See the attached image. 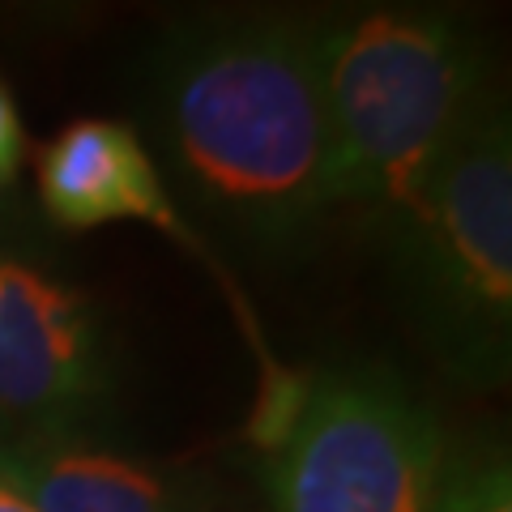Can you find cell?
Instances as JSON below:
<instances>
[{
    "label": "cell",
    "instance_id": "cell-11",
    "mask_svg": "<svg viewBox=\"0 0 512 512\" xmlns=\"http://www.w3.org/2000/svg\"><path fill=\"white\" fill-rule=\"evenodd\" d=\"M0 512H35L9 483H0Z\"/></svg>",
    "mask_w": 512,
    "mask_h": 512
},
{
    "label": "cell",
    "instance_id": "cell-3",
    "mask_svg": "<svg viewBox=\"0 0 512 512\" xmlns=\"http://www.w3.org/2000/svg\"><path fill=\"white\" fill-rule=\"evenodd\" d=\"M410 303L457 376L491 380L512 338V133L487 94L393 235Z\"/></svg>",
    "mask_w": 512,
    "mask_h": 512
},
{
    "label": "cell",
    "instance_id": "cell-12",
    "mask_svg": "<svg viewBox=\"0 0 512 512\" xmlns=\"http://www.w3.org/2000/svg\"><path fill=\"white\" fill-rule=\"evenodd\" d=\"M5 265H9V261H0V274H5Z\"/></svg>",
    "mask_w": 512,
    "mask_h": 512
},
{
    "label": "cell",
    "instance_id": "cell-1",
    "mask_svg": "<svg viewBox=\"0 0 512 512\" xmlns=\"http://www.w3.org/2000/svg\"><path fill=\"white\" fill-rule=\"evenodd\" d=\"M154 128L201 214L256 252H295L338 214L316 18L184 26L154 64Z\"/></svg>",
    "mask_w": 512,
    "mask_h": 512
},
{
    "label": "cell",
    "instance_id": "cell-9",
    "mask_svg": "<svg viewBox=\"0 0 512 512\" xmlns=\"http://www.w3.org/2000/svg\"><path fill=\"white\" fill-rule=\"evenodd\" d=\"M26 163V128L18 116V103H13V90L0 77V192H13Z\"/></svg>",
    "mask_w": 512,
    "mask_h": 512
},
{
    "label": "cell",
    "instance_id": "cell-5",
    "mask_svg": "<svg viewBox=\"0 0 512 512\" xmlns=\"http://www.w3.org/2000/svg\"><path fill=\"white\" fill-rule=\"evenodd\" d=\"M103 393L90 303L26 265L0 274V419L56 423Z\"/></svg>",
    "mask_w": 512,
    "mask_h": 512
},
{
    "label": "cell",
    "instance_id": "cell-6",
    "mask_svg": "<svg viewBox=\"0 0 512 512\" xmlns=\"http://www.w3.org/2000/svg\"><path fill=\"white\" fill-rule=\"evenodd\" d=\"M35 188L43 214L56 227L90 231L133 218L188 244V231L158 180L146 141L124 120H73L60 128L39 150Z\"/></svg>",
    "mask_w": 512,
    "mask_h": 512
},
{
    "label": "cell",
    "instance_id": "cell-8",
    "mask_svg": "<svg viewBox=\"0 0 512 512\" xmlns=\"http://www.w3.org/2000/svg\"><path fill=\"white\" fill-rule=\"evenodd\" d=\"M436 512H512V470L504 453L448 461Z\"/></svg>",
    "mask_w": 512,
    "mask_h": 512
},
{
    "label": "cell",
    "instance_id": "cell-2",
    "mask_svg": "<svg viewBox=\"0 0 512 512\" xmlns=\"http://www.w3.org/2000/svg\"><path fill=\"white\" fill-rule=\"evenodd\" d=\"M316 56L333 201L397 235L491 94L483 47L453 13L363 5L316 18Z\"/></svg>",
    "mask_w": 512,
    "mask_h": 512
},
{
    "label": "cell",
    "instance_id": "cell-7",
    "mask_svg": "<svg viewBox=\"0 0 512 512\" xmlns=\"http://www.w3.org/2000/svg\"><path fill=\"white\" fill-rule=\"evenodd\" d=\"M0 483L35 512H192L154 470L60 444H0Z\"/></svg>",
    "mask_w": 512,
    "mask_h": 512
},
{
    "label": "cell",
    "instance_id": "cell-10",
    "mask_svg": "<svg viewBox=\"0 0 512 512\" xmlns=\"http://www.w3.org/2000/svg\"><path fill=\"white\" fill-rule=\"evenodd\" d=\"M13 222L22 227V210L13 205V192H0V231H9Z\"/></svg>",
    "mask_w": 512,
    "mask_h": 512
},
{
    "label": "cell",
    "instance_id": "cell-4",
    "mask_svg": "<svg viewBox=\"0 0 512 512\" xmlns=\"http://www.w3.org/2000/svg\"><path fill=\"white\" fill-rule=\"evenodd\" d=\"M440 423L402 380L329 372L299 389L269 457L274 512H436Z\"/></svg>",
    "mask_w": 512,
    "mask_h": 512
}]
</instances>
